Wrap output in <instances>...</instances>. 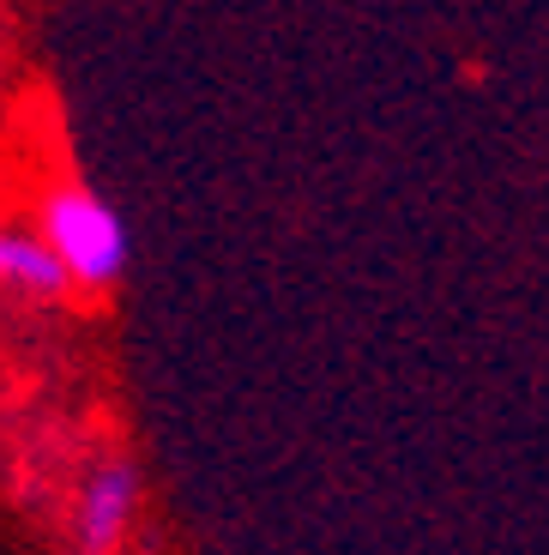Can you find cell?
Instances as JSON below:
<instances>
[{"label": "cell", "mask_w": 549, "mask_h": 555, "mask_svg": "<svg viewBox=\"0 0 549 555\" xmlns=\"http://www.w3.org/2000/svg\"><path fill=\"white\" fill-rule=\"evenodd\" d=\"M37 236L61 260L67 284L110 291L127 272V223L110 199H97L85 181H49L37 194Z\"/></svg>", "instance_id": "cell-1"}, {"label": "cell", "mask_w": 549, "mask_h": 555, "mask_svg": "<svg viewBox=\"0 0 549 555\" xmlns=\"http://www.w3.org/2000/svg\"><path fill=\"white\" fill-rule=\"evenodd\" d=\"M139 514V465L133 459H103L79 489V550L110 555L127 538Z\"/></svg>", "instance_id": "cell-2"}, {"label": "cell", "mask_w": 549, "mask_h": 555, "mask_svg": "<svg viewBox=\"0 0 549 555\" xmlns=\"http://www.w3.org/2000/svg\"><path fill=\"white\" fill-rule=\"evenodd\" d=\"M0 291L18 296H67V272L49 248H42L37 230H0Z\"/></svg>", "instance_id": "cell-3"}]
</instances>
